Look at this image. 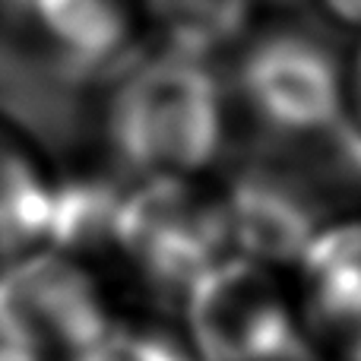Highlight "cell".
<instances>
[{"label":"cell","instance_id":"obj_11","mask_svg":"<svg viewBox=\"0 0 361 361\" xmlns=\"http://www.w3.org/2000/svg\"><path fill=\"white\" fill-rule=\"evenodd\" d=\"M67 361H193L180 333L143 320H108Z\"/></svg>","mask_w":361,"mask_h":361},{"label":"cell","instance_id":"obj_10","mask_svg":"<svg viewBox=\"0 0 361 361\" xmlns=\"http://www.w3.org/2000/svg\"><path fill=\"white\" fill-rule=\"evenodd\" d=\"M143 23L156 25L165 48L216 61L247 38L254 0H137Z\"/></svg>","mask_w":361,"mask_h":361},{"label":"cell","instance_id":"obj_9","mask_svg":"<svg viewBox=\"0 0 361 361\" xmlns=\"http://www.w3.org/2000/svg\"><path fill=\"white\" fill-rule=\"evenodd\" d=\"M54 184L32 149L0 124V273L48 241Z\"/></svg>","mask_w":361,"mask_h":361},{"label":"cell","instance_id":"obj_5","mask_svg":"<svg viewBox=\"0 0 361 361\" xmlns=\"http://www.w3.org/2000/svg\"><path fill=\"white\" fill-rule=\"evenodd\" d=\"M0 298L48 358H67L111 320L92 267L48 244L0 273Z\"/></svg>","mask_w":361,"mask_h":361},{"label":"cell","instance_id":"obj_6","mask_svg":"<svg viewBox=\"0 0 361 361\" xmlns=\"http://www.w3.org/2000/svg\"><path fill=\"white\" fill-rule=\"evenodd\" d=\"M292 273L314 349L361 361V219L324 222Z\"/></svg>","mask_w":361,"mask_h":361},{"label":"cell","instance_id":"obj_3","mask_svg":"<svg viewBox=\"0 0 361 361\" xmlns=\"http://www.w3.org/2000/svg\"><path fill=\"white\" fill-rule=\"evenodd\" d=\"M228 89L273 137L324 140L345 127V57L298 25L247 32Z\"/></svg>","mask_w":361,"mask_h":361},{"label":"cell","instance_id":"obj_4","mask_svg":"<svg viewBox=\"0 0 361 361\" xmlns=\"http://www.w3.org/2000/svg\"><path fill=\"white\" fill-rule=\"evenodd\" d=\"M114 254L146 286L184 298L206 269L231 254L222 200L200 178H140L121 197Z\"/></svg>","mask_w":361,"mask_h":361},{"label":"cell","instance_id":"obj_8","mask_svg":"<svg viewBox=\"0 0 361 361\" xmlns=\"http://www.w3.org/2000/svg\"><path fill=\"white\" fill-rule=\"evenodd\" d=\"M23 19L76 70L121 63L146 25L137 0H23Z\"/></svg>","mask_w":361,"mask_h":361},{"label":"cell","instance_id":"obj_1","mask_svg":"<svg viewBox=\"0 0 361 361\" xmlns=\"http://www.w3.org/2000/svg\"><path fill=\"white\" fill-rule=\"evenodd\" d=\"M231 89L212 61L159 48L121 73L108 140L137 178H203L228 143Z\"/></svg>","mask_w":361,"mask_h":361},{"label":"cell","instance_id":"obj_12","mask_svg":"<svg viewBox=\"0 0 361 361\" xmlns=\"http://www.w3.org/2000/svg\"><path fill=\"white\" fill-rule=\"evenodd\" d=\"M0 361H48V355L19 326L4 298H0Z\"/></svg>","mask_w":361,"mask_h":361},{"label":"cell","instance_id":"obj_7","mask_svg":"<svg viewBox=\"0 0 361 361\" xmlns=\"http://www.w3.org/2000/svg\"><path fill=\"white\" fill-rule=\"evenodd\" d=\"M228 250L269 269H295L326 219L288 175L269 169L244 171L222 193Z\"/></svg>","mask_w":361,"mask_h":361},{"label":"cell","instance_id":"obj_2","mask_svg":"<svg viewBox=\"0 0 361 361\" xmlns=\"http://www.w3.org/2000/svg\"><path fill=\"white\" fill-rule=\"evenodd\" d=\"M193 361H317L298 301L279 273L228 254L180 298Z\"/></svg>","mask_w":361,"mask_h":361},{"label":"cell","instance_id":"obj_14","mask_svg":"<svg viewBox=\"0 0 361 361\" xmlns=\"http://www.w3.org/2000/svg\"><path fill=\"white\" fill-rule=\"evenodd\" d=\"M314 6L330 25L361 35V0H314Z\"/></svg>","mask_w":361,"mask_h":361},{"label":"cell","instance_id":"obj_13","mask_svg":"<svg viewBox=\"0 0 361 361\" xmlns=\"http://www.w3.org/2000/svg\"><path fill=\"white\" fill-rule=\"evenodd\" d=\"M345 133L361 146V44L345 57Z\"/></svg>","mask_w":361,"mask_h":361}]
</instances>
